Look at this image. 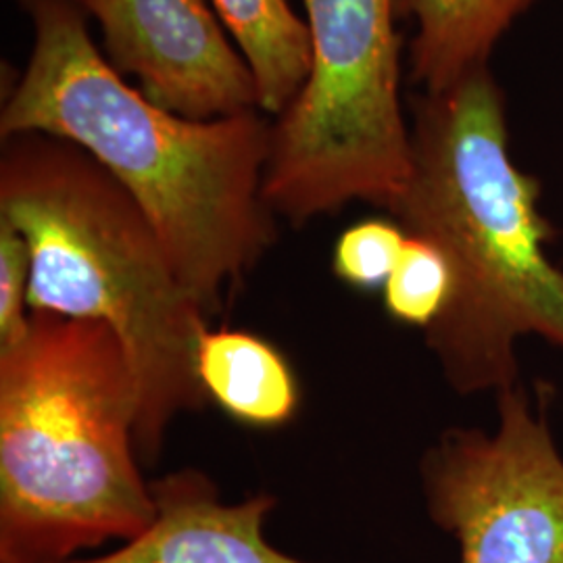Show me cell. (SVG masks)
<instances>
[{
    "instance_id": "1",
    "label": "cell",
    "mask_w": 563,
    "mask_h": 563,
    "mask_svg": "<svg viewBox=\"0 0 563 563\" xmlns=\"http://www.w3.org/2000/svg\"><path fill=\"white\" fill-rule=\"evenodd\" d=\"M18 2L34 48L4 97L0 139L44 134L80 146L141 205L202 313H222L278 239L263 199L267 115H174L111 67L74 0Z\"/></svg>"
},
{
    "instance_id": "2",
    "label": "cell",
    "mask_w": 563,
    "mask_h": 563,
    "mask_svg": "<svg viewBox=\"0 0 563 563\" xmlns=\"http://www.w3.org/2000/svg\"><path fill=\"white\" fill-rule=\"evenodd\" d=\"M388 213L451 267V299L423 336L457 395L520 384L526 336L563 351L553 228L541 211V184L509 155L504 92L488 67L413 101L411 174Z\"/></svg>"
},
{
    "instance_id": "3",
    "label": "cell",
    "mask_w": 563,
    "mask_h": 563,
    "mask_svg": "<svg viewBox=\"0 0 563 563\" xmlns=\"http://www.w3.org/2000/svg\"><path fill=\"white\" fill-rule=\"evenodd\" d=\"M0 218L32 253L30 311L107 323L139 384L142 462L180 416L207 407L197 351L209 330L148 216L80 146L44 134L2 141Z\"/></svg>"
},
{
    "instance_id": "4",
    "label": "cell",
    "mask_w": 563,
    "mask_h": 563,
    "mask_svg": "<svg viewBox=\"0 0 563 563\" xmlns=\"http://www.w3.org/2000/svg\"><path fill=\"white\" fill-rule=\"evenodd\" d=\"M139 384L97 320L32 311L0 346V563H65L155 518Z\"/></svg>"
},
{
    "instance_id": "5",
    "label": "cell",
    "mask_w": 563,
    "mask_h": 563,
    "mask_svg": "<svg viewBox=\"0 0 563 563\" xmlns=\"http://www.w3.org/2000/svg\"><path fill=\"white\" fill-rule=\"evenodd\" d=\"M311 69L272 123L263 199L301 228L351 202L388 207L411 174L395 0H301Z\"/></svg>"
},
{
    "instance_id": "6",
    "label": "cell",
    "mask_w": 563,
    "mask_h": 563,
    "mask_svg": "<svg viewBox=\"0 0 563 563\" xmlns=\"http://www.w3.org/2000/svg\"><path fill=\"white\" fill-rule=\"evenodd\" d=\"M493 430L449 428L420 462L430 520L460 563H563V457L544 397L497 395Z\"/></svg>"
},
{
    "instance_id": "7",
    "label": "cell",
    "mask_w": 563,
    "mask_h": 563,
    "mask_svg": "<svg viewBox=\"0 0 563 563\" xmlns=\"http://www.w3.org/2000/svg\"><path fill=\"white\" fill-rule=\"evenodd\" d=\"M102 30V55L142 95L186 120L257 109L249 63L205 0H74Z\"/></svg>"
},
{
    "instance_id": "8",
    "label": "cell",
    "mask_w": 563,
    "mask_h": 563,
    "mask_svg": "<svg viewBox=\"0 0 563 563\" xmlns=\"http://www.w3.org/2000/svg\"><path fill=\"white\" fill-rule=\"evenodd\" d=\"M155 518L136 539L97 558L65 563H305L265 539L276 497L223 504L218 484L184 467L151 483Z\"/></svg>"
},
{
    "instance_id": "9",
    "label": "cell",
    "mask_w": 563,
    "mask_h": 563,
    "mask_svg": "<svg viewBox=\"0 0 563 563\" xmlns=\"http://www.w3.org/2000/svg\"><path fill=\"white\" fill-rule=\"evenodd\" d=\"M534 0H395L397 18L413 20V80L439 92L488 67L497 42Z\"/></svg>"
},
{
    "instance_id": "10",
    "label": "cell",
    "mask_w": 563,
    "mask_h": 563,
    "mask_svg": "<svg viewBox=\"0 0 563 563\" xmlns=\"http://www.w3.org/2000/svg\"><path fill=\"white\" fill-rule=\"evenodd\" d=\"M197 374L209 402L236 422L276 428L299 407L295 372L267 341L244 330H207L197 351Z\"/></svg>"
},
{
    "instance_id": "11",
    "label": "cell",
    "mask_w": 563,
    "mask_h": 563,
    "mask_svg": "<svg viewBox=\"0 0 563 563\" xmlns=\"http://www.w3.org/2000/svg\"><path fill=\"white\" fill-rule=\"evenodd\" d=\"M257 86V109L280 118L311 69V34L286 0H213Z\"/></svg>"
},
{
    "instance_id": "12",
    "label": "cell",
    "mask_w": 563,
    "mask_h": 563,
    "mask_svg": "<svg viewBox=\"0 0 563 563\" xmlns=\"http://www.w3.org/2000/svg\"><path fill=\"white\" fill-rule=\"evenodd\" d=\"M453 290L443 253L418 236H407L401 257L383 288L384 307L395 322L428 330L439 320Z\"/></svg>"
},
{
    "instance_id": "13",
    "label": "cell",
    "mask_w": 563,
    "mask_h": 563,
    "mask_svg": "<svg viewBox=\"0 0 563 563\" xmlns=\"http://www.w3.org/2000/svg\"><path fill=\"white\" fill-rule=\"evenodd\" d=\"M407 234L390 220H365L346 228L334 244L332 269L360 290H383L401 257Z\"/></svg>"
},
{
    "instance_id": "14",
    "label": "cell",
    "mask_w": 563,
    "mask_h": 563,
    "mask_svg": "<svg viewBox=\"0 0 563 563\" xmlns=\"http://www.w3.org/2000/svg\"><path fill=\"white\" fill-rule=\"evenodd\" d=\"M32 253L20 230L0 218V346L18 341L30 322Z\"/></svg>"
}]
</instances>
